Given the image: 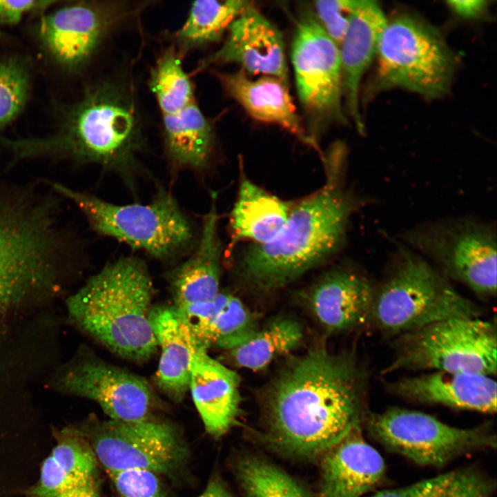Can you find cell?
<instances>
[{"label": "cell", "instance_id": "obj_1", "mask_svg": "<svg viewBox=\"0 0 497 497\" xmlns=\"http://www.w3.org/2000/svg\"><path fill=\"white\" fill-rule=\"evenodd\" d=\"M264 405L272 446L297 457L323 455L361 427L362 376L352 356L311 348L271 382Z\"/></svg>", "mask_w": 497, "mask_h": 497}, {"label": "cell", "instance_id": "obj_2", "mask_svg": "<svg viewBox=\"0 0 497 497\" xmlns=\"http://www.w3.org/2000/svg\"><path fill=\"white\" fill-rule=\"evenodd\" d=\"M55 199L0 182V321L57 293L73 260Z\"/></svg>", "mask_w": 497, "mask_h": 497}, {"label": "cell", "instance_id": "obj_3", "mask_svg": "<svg viewBox=\"0 0 497 497\" xmlns=\"http://www.w3.org/2000/svg\"><path fill=\"white\" fill-rule=\"evenodd\" d=\"M344 148L333 144L322 160L323 186L291 209L270 242L249 246L238 272L252 289L269 292L299 278L335 253L342 245L353 203L342 186Z\"/></svg>", "mask_w": 497, "mask_h": 497}, {"label": "cell", "instance_id": "obj_4", "mask_svg": "<svg viewBox=\"0 0 497 497\" xmlns=\"http://www.w3.org/2000/svg\"><path fill=\"white\" fill-rule=\"evenodd\" d=\"M2 142L14 161L42 157L94 163L128 180L137 168L143 138L131 99L116 85L104 82L68 110L54 135Z\"/></svg>", "mask_w": 497, "mask_h": 497}, {"label": "cell", "instance_id": "obj_5", "mask_svg": "<svg viewBox=\"0 0 497 497\" xmlns=\"http://www.w3.org/2000/svg\"><path fill=\"white\" fill-rule=\"evenodd\" d=\"M153 292L145 262L122 257L106 264L68 298L69 318L114 353L144 362L158 348L149 320Z\"/></svg>", "mask_w": 497, "mask_h": 497}, {"label": "cell", "instance_id": "obj_6", "mask_svg": "<svg viewBox=\"0 0 497 497\" xmlns=\"http://www.w3.org/2000/svg\"><path fill=\"white\" fill-rule=\"evenodd\" d=\"M376 67L367 95L400 88L433 99L447 93L456 57L438 30L400 14L387 20L379 39Z\"/></svg>", "mask_w": 497, "mask_h": 497}, {"label": "cell", "instance_id": "obj_7", "mask_svg": "<svg viewBox=\"0 0 497 497\" xmlns=\"http://www.w3.org/2000/svg\"><path fill=\"white\" fill-rule=\"evenodd\" d=\"M48 184L55 193L72 201L82 211L92 231L156 259L171 260L193 242L191 224L167 191L159 190L146 204L119 205L59 182Z\"/></svg>", "mask_w": 497, "mask_h": 497}, {"label": "cell", "instance_id": "obj_8", "mask_svg": "<svg viewBox=\"0 0 497 497\" xmlns=\"http://www.w3.org/2000/svg\"><path fill=\"white\" fill-rule=\"evenodd\" d=\"M480 308L420 257L403 252L392 276L374 294L371 321L382 331L405 334L452 318H477Z\"/></svg>", "mask_w": 497, "mask_h": 497}, {"label": "cell", "instance_id": "obj_9", "mask_svg": "<svg viewBox=\"0 0 497 497\" xmlns=\"http://www.w3.org/2000/svg\"><path fill=\"white\" fill-rule=\"evenodd\" d=\"M495 325L477 318H452L403 334L385 373L399 370L496 373Z\"/></svg>", "mask_w": 497, "mask_h": 497}, {"label": "cell", "instance_id": "obj_10", "mask_svg": "<svg viewBox=\"0 0 497 497\" xmlns=\"http://www.w3.org/2000/svg\"><path fill=\"white\" fill-rule=\"evenodd\" d=\"M369 435L387 450L425 466L442 467L466 454L496 447L490 426L459 428L416 411L391 408L366 416Z\"/></svg>", "mask_w": 497, "mask_h": 497}, {"label": "cell", "instance_id": "obj_11", "mask_svg": "<svg viewBox=\"0 0 497 497\" xmlns=\"http://www.w3.org/2000/svg\"><path fill=\"white\" fill-rule=\"evenodd\" d=\"M291 56L298 94L313 124H346L339 48L312 11L297 23Z\"/></svg>", "mask_w": 497, "mask_h": 497}, {"label": "cell", "instance_id": "obj_12", "mask_svg": "<svg viewBox=\"0 0 497 497\" xmlns=\"http://www.w3.org/2000/svg\"><path fill=\"white\" fill-rule=\"evenodd\" d=\"M90 436L93 452L106 471L146 469L171 474L188 455L176 429L151 418L133 422L110 419L96 426Z\"/></svg>", "mask_w": 497, "mask_h": 497}, {"label": "cell", "instance_id": "obj_13", "mask_svg": "<svg viewBox=\"0 0 497 497\" xmlns=\"http://www.w3.org/2000/svg\"><path fill=\"white\" fill-rule=\"evenodd\" d=\"M55 381L61 391L94 400L111 420L151 418L155 396L148 382L88 351L66 364Z\"/></svg>", "mask_w": 497, "mask_h": 497}, {"label": "cell", "instance_id": "obj_14", "mask_svg": "<svg viewBox=\"0 0 497 497\" xmlns=\"http://www.w3.org/2000/svg\"><path fill=\"white\" fill-rule=\"evenodd\" d=\"M131 9L123 1H78L42 16L37 28L43 48L62 67L78 70Z\"/></svg>", "mask_w": 497, "mask_h": 497}, {"label": "cell", "instance_id": "obj_15", "mask_svg": "<svg viewBox=\"0 0 497 497\" xmlns=\"http://www.w3.org/2000/svg\"><path fill=\"white\" fill-rule=\"evenodd\" d=\"M445 272L483 295L496 292V237L487 226L461 222L412 236Z\"/></svg>", "mask_w": 497, "mask_h": 497}, {"label": "cell", "instance_id": "obj_16", "mask_svg": "<svg viewBox=\"0 0 497 497\" xmlns=\"http://www.w3.org/2000/svg\"><path fill=\"white\" fill-rule=\"evenodd\" d=\"M222 46L205 59L214 64H236L248 75L276 77L289 84L282 35L251 3L233 21Z\"/></svg>", "mask_w": 497, "mask_h": 497}, {"label": "cell", "instance_id": "obj_17", "mask_svg": "<svg viewBox=\"0 0 497 497\" xmlns=\"http://www.w3.org/2000/svg\"><path fill=\"white\" fill-rule=\"evenodd\" d=\"M320 471L317 497H361L386 479L383 458L364 440L361 427L322 455Z\"/></svg>", "mask_w": 497, "mask_h": 497}, {"label": "cell", "instance_id": "obj_18", "mask_svg": "<svg viewBox=\"0 0 497 497\" xmlns=\"http://www.w3.org/2000/svg\"><path fill=\"white\" fill-rule=\"evenodd\" d=\"M387 19L377 1L358 0L339 45L342 97L349 115L359 133L364 124L359 104L360 84L373 61Z\"/></svg>", "mask_w": 497, "mask_h": 497}, {"label": "cell", "instance_id": "obj_19", "mask_svg": "<svg viewBox=\"0 0 497 497\" xmlns=\"http://www.w3.org/2000/svg\"><path fill=\"white\" fill-rule=\"evenodd\" d=\"M238 374L196 347L193 353L189 391L208 433L224 434L240 415L242 398Z\"/></svg>", "mask_w": 497, "mask_h": 497}, {"label": "cell", "instance_id": "obj_20", "mask_svg": "<svg viewBox=\"0 0 497 497\" xmlns=\"http://www.w3.org/2000/svg\"><path fill=\"white\" fill-rule=\"evenodd\" d=\"M217 77L225 91L253 119L277 125L304 144L323 153L305 130L290 95L288 83L273 76L253 79L242 69L219 72Z\"/></svg>", "mask_w": 497, "mask_h": 497}, {"label": "cell", "instance_id": "obj_21", "mask_svg": "<svg viewBox=\"0 0 497 497\" xmlns=\"http://www.w3.org/2000/svg\"><path fill=\"white\" fill-rule=\"evenodd\" d=\"M391 387L398 396L420 403L489 413L496 410V382L484 374L432 371L402 378Z\"/></svg>", "mask_w": 497, "mask_h": 497}, {"label": "cell", "instance_id": "obj_22", "mask_svg": "<svg viewBox=\"0 0 497 497\" xmlns=\"http://www.w3.org/2000/svg\"><path fill=\"white\" fill-rule=\"evenodd\" d=\"M309 293L311 311L329 332L350 330L371 321L375 291L364 277L354 272H329Z\"/></svg>", "mask_w": 497, "mask_h": 497}, {"label": "cell", "instance_id": "obj_23", "mask_svg": "<svg viewBox=\"0 0 497 497\" xmlns=\"http://www.w3.org/2000/svg\"><path fill=\"white\" fill-rule=\"evenodd\" d=\"M211 199L195 250L168 275L176 309L210 301L220 293L222 246L217 230L215 192H211Z\"/></svg>", "mask_w": 497, "mask_h": 497}, {"label": "cell", "instance_id": "obj_24", "mask_svg": "<svg viewBox=\"0 0 497 497\" xmlns=\"http://www.w3.org/2000/svg\"><path fill=\"white\" fill-rule=\"evenodd\" d=\"M149 320L161 349L157 385L169 398L179 402L189 391L191 360L197 345L174 306L152 307Z\"/></svg>", "mask_w": 497, "mask_h": 497}, {"label": "cell", "instance_id": "obj_25", "mask_svg": "<svg viewBox=\"0 0 497 497\" xmlns=\"http://www.w3.org/2000/svg\"><path fill=\"white\" fill-rule=\"evenodd\" d=\"M290 211L276 196L242 178L230 219L233 237L266 244L280 231Z\"/></svg>", "mask_w": 497, "mask_h": 497}, {"label": "cell", "instance_id": "obj_26", "mask_svg": "<svg viewBox=\"0 0 497 497\" xmlns=\"http://www.w3.org/2000/svg\"><path fill=\"white\" fill-rule=\"evenodd\" d=\"M163 126L166 151L175 165L199 170L206 166L213 133L195 101L177 113L163 115Z\"/></svg>", "mask_w": 497, "mask_h": 497}, {"label": "cell", "instance_id": "obj_27", "mask_svg": "<svg viewBox=\"0 0 497 497\" xmlns=\"http://www.w3.org/2000/svg\"><path fill=\"white\" fill-rule=\"evenodd\" d=\"M302 338V328L297 321L277 318L258 329L246 342L228 351L236 366L260 371L298 347Z\"/></svg>", "mask_w": 497, "mask_h": 497}, {"label": "cell", "instance_id": "obj_28", "mask_svg": "<svg viewBox=\"0 0 497 497\" xmlns=\"http://www.w3.org/2000/svg\"><path fill=\"white\" fill-rule=\"evenodd\" d=\"M495 481L475 467L439 474L371 497H493Z\"/></svg>", "mask_w": 497, "mask_h": 497}, {"label": "cell", "instance_id": "obj_29", "mask_svg": "<svg viewBox=\"0 0 497 497\" xmlns=\"http://www.w3.org/2000/svg\"><path fill=\"white\" fill-rule=\"evenodd\" d=\"M251 3L244 0L194 1L177 38L185 48L216 41Z\"/></svg>", "mask_w": 497, "mask_h": 497}, {"label": "cell", "instance_id": "obj_30", "mask_svg": "<svg viewBox=\"0 0 497 497\" xmlns=\"http://www.w3.org/2000/svg\"><path fill=\"white\" fill-rule=\"evenodd\" d=\"M237 469L245 497H311L297 480L265 459L244 457Z\"/></svg>", "mask_w": 497, "mask_h": 497}, {"label": "cell", "instance_id": "obj_31", "mask_svg": "<svg viewBox=\"0 0 497 497\" xmlns=\"http://www.w3.org/2000/svg\"><path fill=\"white\" fill-rule=\"evenodd\" d=\"M149 86L163 115L177 113L194 101L191 81L173 49L157 62Z\"/></svg>", "mask_w": 497, "mask_h": 497}, {"label": "cell", "instance_id": "obj_32", "mask_svg": "<svg viewBox=\"0 0 497 497\" xmlns=\"http://www.w3.org/2000/svg\"><path fill=\"white\" fill-rule=\"evenodd\" d=\"M257 329L255 315L238 298L230 295L211 327L208 348L230 351L246 342Z\"/></svg>", "mask_w": 497, "mask_h": 497}, {"label": "cell", "instance_id": "obj_33", "mask_svg": "<svg viewBox=\"0 0 497 497\" xmlns=\"http://www.w3.org/2000/svg\"><path fill=\"white\" fill-rule=\"evenodd\" d=\"M74 487L95 480L97 458L74 431H64L50 454Z\"/></svg>", "mask_w": 497, "mask_h": 497}, {"label": "cell", "instance_id": "obj_34", "mask_svg": "<svg viewBox=\"0 0 497 497\" xmlns=\"http://www.w3.org/2000/svg\"><path fill=\"white\" fill-rule=\"evenodd\" d=\"M29 84L28 72L21 64L0 61V133L23 108Z\"/></svg>", "mask_w": 497, "mask_h": 497}, {"label": "cell", "instance_id": "obj_35", "mask_svg": "<svg viewBox=\"0 0 497 497\" xmlns=\"http://www.w3.org/2000/svg\"><path fill=\"white\" fill-rule=\"evenodd\" d=\"M231 294L220 293L213 300L176 309L187 325L197 347L208 349L211 327Z\"/></svg>", "mask_w": 497, "mask_h": 497}, {"label": "cell", "instance_id": "obj_36", "mask_svg": "<svg viewBox=\"0 0 497 497\" xmlns=\"http://www.w3.org/2000/svg\"><path fill=\"white\" fill-rule=\"evenodd\" d=\"M358 0H320L313 2L318 22L339 47Z\"/></svg>", "mask_w": 497, "mask_h": 497}, {"label": "cell", "instance_id": "obj_37", "mask_svg": "<svg viewBox=\"0 0 497 497\" xmlns=\"http://www.w3.org/2000/svg\"><path fill=\"white\" fill-rule=\"evenodd\" d=\"M120 497H166L157 474L146 469L107 471Z\"/></svg>", "mask_w": 497, "mask_h": 497}, {"label": "cell", "instance_id": "obj_38", "mask_svg": "<svg viewBox=\"0 0 497 497\" xmlns=\"http://www.w3.org/2000/svg\"><path fill=\"white\" fill-rule=\"evenodd\" d=\"M75 488L65 476L54 458L49 455L43 462L37 483L29 491L31 497H57Z\"/></svg>", "mask_w": 497, "mask_h": 497}, {"label": "cell", "instance_id": "obj_39", "mask_svg": "<svg viewBox=\"0 0 497 497\" xmlns=\"http://www.w3.org/2000/svg\"><path fill=\"white\" fill-rule=\"evenodd\" d=\"M57 2L51 0H0V24H17L24 16L43 11Z\"/></svg>", "mask_w": 497, "mask_h": 497}, {"label": "cell", "instance_id": "obj_40", "mask_svg": "<svg viewBox=\"0 0 497 497\" xmlns=\"http://www.w3.org/2000/svg\"><path fill=\"white\" fill-rule=\"evenodd\" d=\"M487 1L464 0L448 1L447 4L450 10L458 17L463 19H476L482 17L489 6Z\"/></svg>", "mask_w": 497, "mask_h": 497}, {"label": "cell", "instance_id": "obj_41", "mask_svg": "<svg viewBox=\"0 0 497 497\" xmlns=\"http://www.w3.org/2000/svg\"><path fill=\"white\" fill-rule=\"evenodd\" d=\"M57 497H99L96 480L64 491Z\"/></svg>", "mask_w": 497, "mask_h": 497}, {"label": "cell", "instance_id": "obj_42", "mask_svg": "<svg viewBox=\"0 0 497 497\" xmlns=\"http://www.w3.org/2000/svg\"><path fill=\"white\" fill-rule=\"evenodd\" d=\"M197 497H231L221 482L214 480L207 485L204 492Z\"/></svg>", "mask_w": 497, "mask_h": 497}]
</instances>
